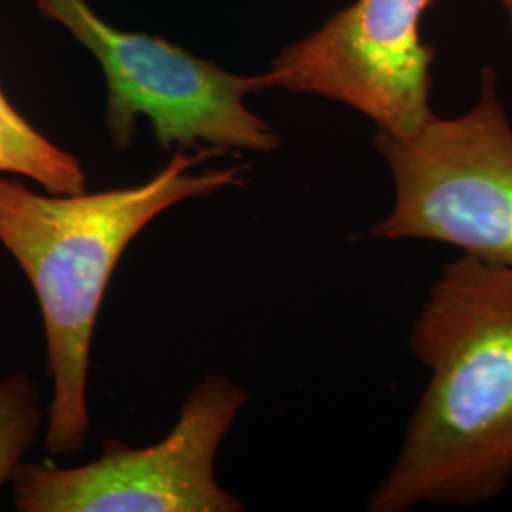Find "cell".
<instances>
[{
	"label": "cell",
	"mask_w": 512,
	"mask_h": 512,
	"mask_svg": "<svg viewBox=\"0 0 512 512\" xmlns=\"http://www.w3.org/2000/svg\"><path fill=\"white\" fill-rule=\"evenodd\" d=\"M429 380L366 511L478 507L512 482V270L459 255L408 332Z\"/></svg>",
	"instance_id": "obj_1"
},
{
	"label": "cell",
	"mask_w": 512,
	"mask_h": 512,
	"mask_svg": "<svg viewBox=\"0 0 512 512\" xmlns=\"http://www.w3.org/2000/svg\"><path fill=\"white\" fill-rule=\"evenodd\" d=\"M220 154L177 148L147 183L95 194H40L0 175V243L37 293L52 401L46 448L73 456L88 442V368L99 308L120 256L148 222L188 198L241 186L243 167L192 173Z\"/></svg>",
	"instance_id": "obj_2"
},
{
	"label": "cell",
	"mask_w": 512,
	"mask_h": 512,
	"mask_svg": "<svg viewBox=\"0 0 512 512\" xmlns=\"http://www.w3.org/2000/svg\"><path fill=\"white\" fill-rule=\"evenodd\" d=\"M393 205L370 230L385 241H431L512 270V124L497 74L484 69L475 105L433 114L408 135L376 131Z\"/></svg>",
	"instance_id": "obj_3"
},
{
	"label": "cell",
	"mask_w": 512,
	"mask_h": 512,
	"mask_svg": "<svg viewBox=\"0 0 512 512\" xmlns=\"http://www.w3.org/2000/svg\"><path fill=\"white\" fill-rule=\"evenodd\" d=\"M38 12L71 31L103 67L107 126L118 150L131 145L139 116L164 148L205 145L268 154L279 135L245 105L260 78L228 73L164 38L128 33L99 18L86 0H37Z\"/></svg>",
	"instance_id": "obj_4"
},
{
	"label": "cell",
	"mask_w": 512,
	"mask_h": 512,
	"mask_svg": "<svg viewBox=\"0 0 512 512\" xmlns=\"http://www.w3.org/2000/svg\"><path fill=\"white\" fill-rule=\"evenodd\" d=\"M249 395L224 376H209L184 401L162 442L131 448L107 440L101 458L78 467L21 463L12 476L21 512H239L220 488L215 458Z\"/></svg>",
	"instance_id": "obj_5"
},
{
	"label": "cell",
	"mask_w": 512,
	"mask_h": 512,
	"mask_svg": "<svg viewBox=\"0 0 512 512\" xmlns=\"http://www.w3.org/2000/svg\"><path fill=\"white\" fill-rule=\"evenodd\" d=\"M433 0H355L310 37L287 46L260 92L313 93L365 114L376 131L408 135L431 110V65L437 50L421 40Z\"/></svg>",
	"instance_id": "obj_6"
},
{
	"label": "cell",
	"mask_w": 512,
	"mask_h": 512,
	"mask_svg": "<svg viewBox=\"0 0 512 512\" xmlns=\"http://www.w3.org/2000/svg\"><path fill=\"white\" fill-rule=\"evenodd\" d=\"M6 173L27 177L48 194L86 192L78 158L33 128L0 90V175Z\"/></svg>",
	"instance_id": "obj_7"
},
{
	"label": "cell",
	"mask_w": 512,
	"mask_h": 512,
	"mask_svg": "<svg viewBox=\"0 0 512 512\" xmlns=\"http://www.w3.org/2000/svg\"><path fill=\"white\" fill-rule=\"evenodd\" d=\"M46 412L37 385L18 372L0 382V488L12 482L23 456L35 444Z\"/></svg>",
	"instance_id": "obj_8"
},
{
	"label": "cell",
	"mask_w": 512,
	"mask_h": 512,
	"mask_svg": "<svg viewBox=\"0 0 512 512\" xmlns=\"http://www.w3.org/2000/svg\"><path fill=\"white\" fill-rule=\"evenodd\" d=\"M503 8H505V12H507V18H509V23H511L512 31V0H503Z\"/></svg>",
	"instance_id": "obj_9"
}]
</instances>
